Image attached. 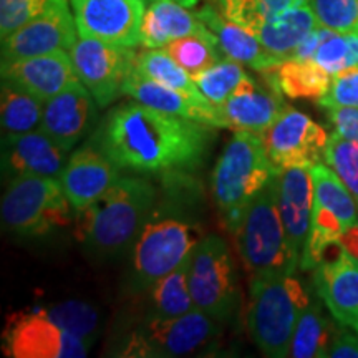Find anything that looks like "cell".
<instances>
[{
	"instance_id": "6da1fadb",
	"label": "cell",
	"mask_w": 358,
	"mask_h": 358,
	"mask_svg": "<svg viewBox=\"0 0 358 358\" xmlns=\"http://www.w3.org/2000/svg\"><path fill=\"white\" fill-rule=\"evenodd\" d=\"M211 128L134 100L106 115L93 143L120 169L163 173L199 166L213 140Z\"/></svg>"
},
{
	"instance_id": "7a4b0ae2",
	"label": "cell",
	"mask_w": 358,
	"mask_h": 358,
	"mask_svg": "<svg viewBox=\"0 0 358 358\" xmlns=\"http://www.w3.org/2000/svg\"><path fill=\"white\" fill-rule=\"evenodd\" d=\"M156 191L140 178H120L105 196L75 216V236L98 254H115L136 239L153 213Z\"/></svg>"
},
{
	"instance_id": "3957f363",
	"label": "cell",
	"mask_w": 358,
	"mask_h": 358,
	"mask_svg": "<svg viewBox=\"0 0 358 358\" xmlns=\"http://www.w3.org/2000/svg\"><path fill=\"white\" fill-rule=\"evenodd\" d=\"M280 171L268 158L261 134H232L213 173V196L227 229L236 232L250 201Z\"/></svg>"
},
{
	"instance_id": "277c9868",
	"label": "cell",
	"mask_w": 358,
	"mask_h": 358,
	"mask_svg": "<svg viewBox=\"0 0 358 358\" xmlns=\"http://www.w3.org/2000/svg\"><path fill=\"white\" fill-rule=\"evenodd\" d=\"M237 249L250 277L294 274L301 257L290 248L279 209V174L250 201L236 229Z\"/></svg>"
},
{
	"instance_id": "5b68a950",
	"label": "cell",
	"mask_w": 358,
	"mask_h": 358,
	"mask_svg": "<svg viewBox=\"0 0 358 358\" xmlns=\"http://www.w3.org/2000/svg\"><path fill=\"white\" fill-rule=\"evenodd\" d=\"M310 297L294 274L250 280L248 329L266 357H290L295 327Z\"/></svg>"
},
{
	"instance_id": "8992f818",
	"label": "cell",
	"mask_w": 358,
	"mask_h": 358,
	"mask_svg": "<svg viewBox=\"0 0 358 358\" xmlns=\"http://www.w3.org/2000/svg\"><path fill=\"white\" fill-rule=\"evenodd\" d=\"M58 178L17 176L2 196V224L20 237H42L75 222Z\"/></svg>"
},
{
	"instance_id": "52a82bcc",
	"label": "cell",
	"mask_w": 358,
	"mask_h": 358,
	"mask_svg": "<svg viewBox=\"0 0 358 358\" xmlns=\"http://www.w3.org/2000/svg\"><path fill=\"white\" fill-rule=\"evenodd\" d=\"M187 284L196 308L216 322L234 315L239 287L229 248L217 236H204L187 259Z\"/></svg>"
},
{
	"instance_id": "ba28073f",
	"label": "cell",
	"mask_w": 358,
	"mask_h": 358,
	"mask_svg": "<svg viewBox=\"0 0 358 358\" xmlns=\"http://www.w3.org/2000/svg\"><path fill=\"white\" fill-rule=\"evenodd\" d=\"M216 335V320L199 308L174 319L153 315L128 335L118 355L140 358L191 355L208 345Z\"/></svg>"
},
{
	"instance_id": "9c48e42d",
	"label": "cell",
	"mask_w": 358,
	"mask_h": 358,
	"mask_svg": "<svg viewBox=\"0 0 358 358\" xmlns=\"http://www.w3.org/2000/svg\"><path fill=\"white\" fill-rule=\"evenodd\" d=\"M203 237V231L196 224L179 219L164 217L146 222L133 254L138 284L150 287L163 275L181 267Z\"/></svg>"
},
{
	"instance_id": "30bf717a",
	"label": "cell",
	"mask_w": 358,
	"mask_h": 358,
	"mask_svg": "<svg viewBox=\"0 0 358 358\" xmlns=\"http://www.w3.org/2000/svg\"><path fill=\"white\" fill-rule=\"evenodd\" d=\"M136 55L134 47H120L88 37H80L70 48L80 82L101 108L124 95V83L134 70Z\"/></svg>"
},
{
	"instance_id": "8fae6325",
	"label": "cell",
	"mask_w": 358,
	"mask_h": 358,
	"mask_svg": "<svg viewBox=\"0 0 358 358\" xmlns=\"http://www.w3.org/2000/svg\"><path fill=\"white\" fill-rule=\"evenodd\" d=\"M90 345V340L66 332L38 310L8 315L2 334V350L12 358H82Z\"/></svg>"
},
{
	"instance_id": "7c38bea8",
	"label": "cell",
	"mask_w": 358,
	"mask_h": 358,
	"mask_svg": "<svg viewBox=\"0 0 358 358\" xmlns=\"http://www.w3.org/2000/svg\"><path fill=\"white\" fill-rule=\"evenodd\" d=\"M264 146L277 168H308L324 163L330 134L307 115L287 106L261 134Z\"/></svg>"
},
{
	"instance_id": "4fadbf2b",
	"label": "cell",
	"mask_w": 358,
	"mask_h": 358,
	"mask_svg": "<svg viewBox=\"0 0 358 358\" xmlns=\"http://www.w3.org/2000/svg\"><path fill=\"white\" fill-rule=\"evenodd\" d=\"M78 37L136 47L145 17L143 0H70Z\"/></svg>"
},
{
	"instance_id": "5bb4252c",
	"label": "cell",
	"mask_w": 358,
	"mask_h": 358,
	"mask_svg": "<svg viewBox=\"0 0 358 358\" xmlns=\"http://www.w3.org/2000/svg\"><path fill=\"white\" fill-rule=\"evenodd\" d=\"M77 24L66 0L53 6L19 30L2 38V62L45 55L57 50H70L77 42Z\"/></svg>"
},
{
	"instance_id": "9a60e30c",
	"label": "cell",
	"mask_w": 358,
	"mask_h": 358,
	"mask_svg": "<svg viewBox=\"0 0 358 358\" xmlns=\"http://www.w3.org/2000/svg\"><path fill=\"white\" fill-rule=\"evenodd\" d=\"M120 176V168L95 145L75 150L60 174V185L75 213L105 196Z\"/></svg>"
},
{
	"instance_id": "2e32d148",
	"label": "cell",
	"mask_w": 358,
	"mask_h": 358,
	"mask_svg": "<svg viewBox=\"0 0 358 358\" xmlns=\"http://www.w3.org/2000/svg\"><path fill=\"white\" fill-rule=\"evenodd\" d=\"M313 282L335 322L358 334V259L340 249L338 256L315 267Z\"/></svg>"
},
{
	"instance_id": "e0dca14e",
	"label": "cell",
	"mask_w": 358,
	"mask_h": 358,
	"mask_svg": "<svg viewBox=\"0 0 358 358\" xmlns=\"http://www.w3.org/2000/svg\"><path fill=\"white\" fill-rule=\"evenodd\" d=\"M282 96L284 95L268 83L261 87L248 77L217 106L221 128L262 134L289 106Z\"/></svg>"
},
{
	"instance_id": "ac0fdd59",
	"label": "cell",
	"mask_w": 358,
	"mask_h": 358,
	"mask_svg": "<svg viewBox=\"0 0 358 358\" xmlns=\"http://www.w3.org/2000/svg\"><path fill=\"white\" fill-rule=\"evenodd\" d=\"M2 80L17 85L45 103L80 82L66 50L2 62Z\"/></svg>"
},
{
	"instance_id": "d6986e66",
	"label": "cell",
	"mask_w": 358,
	"mask_h": 358,
	"mask_svg": "<svg viewBox=\"0 0 358 358\" xmlns=\"http://www.w3.org/2000/svg\"><path fill=\"white\" fill-rule=\"evenodd\" d=\"M92 93L82 82L71 85L45 103L40 129L70 151L88 131L95 118Z\"/></svg>"
},
{
	"instance_id": "ffe728a7",
	"label": "cell",
	"mask_w": 358,
	"mask_h": 358,
	"mask_svg": "<svg viewBox=\"0 0 358 358\" xmlns=\"http://www.w3.org/2000/svg\"><path fill=\"white\" fill-rule=\"evenodd\" d=\"M3 143L7 145L3 150V169H7L12 178H60L70 158L69 151L40 128L19 136L3 138Z\"/></svg>"
},
{
	"instance_id": "44dd1931",
	"label": "cell",
	"mask_w": 358,
	"mask_h": 358,
	"mask_svg": "<svg viewBox=\"0 0 358 358\" xmlns=\"http://www.w3.org/2000/svg\"><path fill=\"white\" fill-rule=\"evenodd\" d=\"M124 95L131 96L133 100L158 110L161 113L182 116V118L194 120V122L209 124V127L221 128L217 106L213 105L208 98H194L178 92V90L164 87V85L143 77L136 70L131 71L124 83Z\"/></svg>"
},
{
	"instance_id": "7402d4cb",
	"label": "cell",
	"mask_w": 358,
	"mask_h": 358,
	"mask_svg": "<svg viewBox=\"0 0 358 358\" xmlns=\"http://www.w3.org/2000/svg\"><path fill=\"white\" fill-rule=\"evenodd\" d=\"M279 209L290 248L299 257L306 248L312 224L313 182L308 168H287L279 173Z\"/></svg>"
},
{
	"instance_id": "603a6c76",
	"label": "cell",
	"mask_w": 358,
	"mask_h": 358,
	"mask_svg": "<svg viewBox=\"0 0 358 358\" xmlns=\"http://www.w3.org/2000/svg\"><path fill=\"white\" fill-rule=\"evenodd\" d=\"M211 34L198 15L176 0H153L143 17L140 45L145 48H164L176 38Z\"/></svg>"
},
{
	"instance_id": "cb8c5ba5",
	"label": "cell",
	"mask_w": 358,
	"mask_h": 358,
	"mask_svg": "<svg viewBox=\"0 0 358 358\" xmlns=\"http://www.w3.org/2000/svg\"><path fill=\"white\" fill-rule=\"evenodd\" d=\"M198 17L216 35L219 48L232 60L249 65L257 71L279 65V62L266 52L256 34L226 19L221 12L206 7L198 13Z\"/></svg>"
},
{
	"instance_id": "d4e9b609",
	"label": "cell",
	"mask_w": 358,
	"mask_h": 358,
	"mask_svg": "<svg viewBox=\"0 0 358 358\" xmlns=\"http://www.w3.org/2000/svg\"><path fill=\"white\" fill-rule=\"evenodd\" d=\"M266 83L274 87L290 100L307 98L319 101L332 83V75L327 73L313 60H285L282 64L261 71Z\"/></svg>"
},
{
	"instance_id": "484cf974",
	"label": "cell",
	"mask_w": 358,
	"mask_h": 358,
	"mask_svg": "<svg viewBox=\"0 0 358 358\" xmlns=\"http://www.w3.org/2000/svg\"><path fill=\"white\" fill-rule=\"evenodd\" d=\"M317 27L312 7L302 6L267 19L256 35L268 55L282 64L292 57L295 48Z\"/></svg>"
},
{
	"instance_id": "4316f807",
	"label": "cell",
	"mask_w": 358,
	"mask_h": 358,
	"mask_svg": "<svg viewBox=\"0 0 358 358\" xmlns=\"http://www.w3.org/2000/svg\"><path fill=\"white\" fill-rule=\"evenodd\" d=\"M340 330L325 319L317 302L308 303L301 313L295 327L290 347V357L295 358H319L329 355L330 347L338 337Z\"/></svg>"
},
{
	"instance_id": "83f0119b",
	"label": "cell",
	"mask_w": 358,
	"mask_h": 358,
	"mask_svg": "<svg viewBox=\"0 0 358 358\" xmlns=\"http://www.w3.org/2000/svg\"><path fill=\"white\" fill-rule=\"evenodd\" d=\"M43 103L32 93L2 80L0 120H2L3 138L19 136L40 127L45 108Z\"/></svg>"
},
{
	"instance_id": "f1b7e54d",
	"label": "cell",
	"mask_w": 358,
	"mask_h": 358,
	"mask_svg": "<svg viewBox=\"0 0 358 358\" xmlns=\"http://www.w3.org/2000/svg\"><path fill=\"white\" fill-rule=\"evenodd\" d=\"M313 203L324 206L338 216L345 229L358 224V204L338 174L329 164L319 163L310 168Z\"/></svg>"
},
{
	"instance_id": "f546056e",
	"label": "cell",
	"mask_w": 358,
	"mask_h": 358,
	"mask_svg": "<svg viewBox=\"0 0 358 358\" xmlns=\"http://www.w3.org/2000/svg\"><path fill=\"white\" fill-rule=\"evenodd\" d=\"M134 70L143 77L164 87L178 90L194 98H206L196 87L191 75L182 66H179L164 48H146L145 52L138 53Z\"/></svg>"
},
{
	"instance_id": "4dcf8cb0",
	"label": "cell",
	"mask_w": 358,
	"mask_h": 358,
	"mask_svg": "<svg viewBox=\"0 0 358 358\" xmlns=\"http://www.w3.org/2000/svg\"><path fill=\"white\" fill-rule=\"evenodd\" d=\"M151 301L155 315L163 319H174L196 310L187 284V261L151 285Z\"/></svg>"
},
{
	"instance_id": "1f68e13d",
	"label": "cell",
	"mask_w": 358,
	"mask_h": 358,
	"mask_svg": "<svg viewBox=\"0 0 358 358\" xmlns=\"http://www.w3.org/2000/svg\"><path fill=\"white\" fill-rule=\"evenodd\" d=\"M216 35H189L169 42L164 50L191 77L203 73L219 62Z\"/></svg>"
},
{
	"instance_id": "d6a6232c",
	"label": "cell",
	"mask_w": 358,
	"mask_h": 358,
	"mask_svg": "<svg viewBox=\"0 0 358 358\" xmlns=\"http://www.w3.org/2000/svg\"><path fill=\"white\" fill-rule=\"evenodd\" d=\"M248 77L249 75L243 69V64L227 57L226 60H219L211 69L192 77V80H194L199 92L213 105L219 106L239 88V85Z\"/></svg>"
},
{
	"instance_id": "836d02e7",
	"label": "cell",
	"mask_w": 358,
	"mask_h": 358,
	"mask_svg": "<svg viewBox=\"0 0 358 358\" xmlns=\"http://www.w3.org/2000/svg\"><path fill=\"white\" fill-rule=\"evenodd\" d=\"M37 310L66 332L77 335L80 338L90 340V342L95 340L98 330V312L90 303L82 301H66L50 307L37 308Z\"/></svg>"
},
{
	"instance_id": "e575fe53",
	"label": "cell",
	"mask_w": 358,
	"mask_h": 358,
	"mask_svg": "<svg viewBox=\"0 0 358 358\" xmlns=\"http://www.w3.org/2000/svg\"><path fill=\"white\" fill-rule=\"evenodd\" d=\"M317 62L327 73L334 75L358 65V32H332L317 50Z\"/></svg>"
},
{
	"instance_id": "d590c367",
	"label": "cell",
	"mask_w": 358,
	"mask_h": 358,
	"mask_svg": "<svg viewBox=\"0 0 358 358\" xmlns=\"http://www.w3.org/2000/svg\"><path fill=\"white\" fill-rule=\"evenodd\" d=\"M324 161L338 174L358 204V143L334 131L327 143Z\"/></svg>"
},
{
	"instance_id": "8d00e7d4",
	"label": "cell",
	"mask_w": 358,
	"mask_h": 358,
	"mask_svg": "<svg viewBox=\"0 0 358 358\" xmlns=\"http://www.w3.org/2000/svg\"><path fill=\"white\" fill-rule=\"evenodd\" d=\"M317 24L334 32H358V0H310Z\"/></svg>"
},
{
	"instance_id": "74e56055",
	"label": "cell",
	"mask_w": 358,
	"mask_h": 358,
	"mask_svg": "<svg viewBox=\"0 0 358 358\" xmlns=\"http://www.w3.org/2000/svg\"><path fill=\"white\" fill-rule=\"evenodd\" d=\"M57 0H0V37L6 38L47 12Z\"/></svg>"
},
{
	"instance_id": "f35d334b",
	"label": "cell",
	"mask_w": 358,
	"mask_h": 358,
	"mask_svg": "<svg viewBox=\"0 0 358 358\" xmlns=\"http://www.w3.org/2000/svg\"><path fill=\"white\" fill-rule=\"evenodd\" d=\"M319 105L327 110L338 106L358 108V65L334 75L332 83L319 100Z\"/></svg>"
},
{
	"instance_id": "ab89813d",
	"label": "cell",
	"mask_w": 358,
	"mask_h": 358,
	"mask_svg": "<svg viewBox=\"0 0 358 358\" xmlns=\"http://www.w3.org/2000/svg\"><path fill=\"white\" fill-rule=\"evenodd\" d=\"M330 122L340 136L358 143V108L353 106H338L330 108Z\"/></svg>"
},
{
	"instance_id": "60d3db41",
	"label": "cell",
	"mask_w": 358,
	"mask_h": 358,
	"mask_svg": "<svg viewBox=\"0 0 358 358\" xmlns=\"http://www.w3.org/2000/svg\"><path fill=\"white\" fill-rule=\"evenodd\" d=\"M332 32L334 30L325 29V27L319 25L317 29H313L312 32L302 40L301 45L295 48L292 57L290 58H292V60H313V57H315V53H317V50H319L322 42H324V40L329 37Z\"/></svg>"
},
{
	"instance_id": "b9f144b4",
	"label": "cell",
	"mask_w": 358,
	"mask_h": 358,
	"mask_svg": "<svg viewBox=\"0 0 358 358\" xmlns=\"http://www.w3.org/2000/svg\"><path fill=\"white\" fill-rule=\"evenodd\" d=\"M332 358H358V334L352 330H340L334 345L330 347L329 355Z\"/></svg>"
},
{
	"instance_id": "7bdbcfd3",
	"label": "cell",
	"mask_w": 358,
	"mask_h": 358,
	"mask_svg": "<svg viewBox=\"0 0 358 358\" xmlns=\"http://www.w3.org/2000/svg\"><path fill=\"white\" fill-rule=\"evenodd\" d=\"M259 8H261L264 19H271V17L279 15L290 10V8L310 6V0H257Z\"/></svg>"
}]
</instances>
